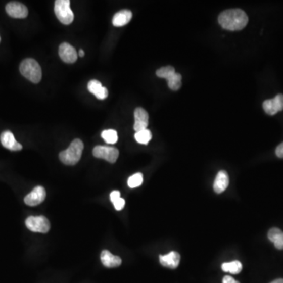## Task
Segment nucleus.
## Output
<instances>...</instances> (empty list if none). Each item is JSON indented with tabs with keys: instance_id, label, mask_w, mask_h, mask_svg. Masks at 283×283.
I'll return each instance as SVG.
<instances>
[{
	"instance_id": "1",
	"label": "nucleus",
	"mask_w": 283,
	"mask_h": 283,
	"mask_svg": "<svg viewBox=\"0 0 283 283\" xmlns=\"http://www.w3.org/2000/svg\"><path fill=\"white\" fill-rule=\"evenodd\" d=\"M218 21L219 25L226 30L239 31L247 25L249 18L243 10L230 9L219 14Z\"/></svg>"
},
{
	"instance_id": "2",
	"label": "nucleus",
	"mask_w": 283,
	"mask_h": 283,
	"mask_svg": "<svg viewBox=\"0 0 283 283\" xmlns=\"http://www.w3.org/2000/svg\"><path fill=\"white\" fill-rule=\"evenodd\" d=\"M83 144L79 138L73 140L66 151L59 154L60 161L66 165H75L81 158Z\"/></svg>"
},
{
	"instance_id": "3",
	"label": "nucleus",
	"mask_w": 283,
	"mask_h": 283,
	"mask_svg": "<svg viewBox=\"0 0 283 283\" xmlns=\"http://www.w3.org/2000/svg\"><path fill=\"white\" fill-rule=\"evenodd\" d=\"M20 72L32 83H38L42 79V69L39 64L32 59H26L20 65Z\"/></svg>"
},
{
	"instance_id": "4",
	"label": "nucleus",
	"mask_w": 283,
	"mask_h": 283,
	"mask_svg": "<svg viewBox=\"0 0 283 283\" xmlns=\"http://www.w3.org/2000/svg\"><path fill=\"white\" fill-rule=\"evenodd\" d=\"M57 18L64 25H70L74 19V14L70 8L69 0H57L55 4Z\"/></svg>"
},
{
	"instance_id": "5",
	"label": "nucleus",
	"mask_w": 283,
	"mask_h": 283,
	"mask_svg": "<svg viewBox=\"0 0 283 283\" xmlns=\"http://www.w3.org/2000/svg\"><path fill=\"white\" fill-rule=\"evenodd\" d=\"M27 228L32 232L48 233L51 228L49 220L45 216H29L25 220Z\"/></svg>"
},
{
	"instance_id": "6",
	"label": "nucleus",
	"mask_w": 283,
	"mask_h": 283,
	"mask_svg": "<svg viewBox=\"0 0 283 283\" xmlns=\"http://www.w3.org/2000/svg\"><path fill=\"white\" fill-rule=\"evenodd\" d=\"M93 155L97 158L104 159L108 162L115 163L119 157V151L115 147L97 146L93 149Z\"/></svg>"
},
{
	"instance_id": "7",
	"label": "nucleus",
	"mask_w": 283,
	"mask_h": 283,
	"mask_svg": "<svg viewBox=\"0 0 283 283\" xmlns=\"http://www.w3.org/2000/svg\"><path fill=\"white\" fill-rule=\"evenodd\" d=\"M46 191L41 186H35L30 193L25 197V203L29 206H35L39 205L45 200Z\"/></svg>"
},
{
	"instance_id": "8",
	"label": "nucleus",
	"mask_w": 283,
	"mask_h": 283,
	"mask_svg": "<svg viewBox=\"0 0 283 283\" xmlns=\"http://www.w3.org/2000/svg\"><path fill=\"white\" fill-rule=\"evenodd\" d=\"M59 56L64 62L72 64L77 60L78 54L76 49L68 42H62L59 46Z\"/></svg>"
},
{
	"instance_id": "9",
	"label": "nucleus",
	"mask_w": 283,
	"mask_h": 283,
	"mask_svg": "<svg viewBox=\"0 0 283 283\" xmlns=\"http://www.w3.org/2000/svg\"><path fill=\"white\" fill-rule=\"evenodd\" d=\"M6 11L11 18H25L28 16V11L26 6L19 2H11L6 6Z\"/></svg>"
},
{
	"instance_id": "10",
	"label": "nucleus",
	"mask_w": 283,
	"mask_h": 283,
	"mask_svg": "<svg viewBox=\"0 0 283 283\" xmlns=\"http://www.w3.org/2000/svg\"><path fill=\"white\" fill-rule=\"evenodd\" d=\"M134 131H139L142 130L147 129L149 123L148 113L144 108L138 107L135 109L134 113Z\"/></svg>"
},
{
	"instance_id": "11",
	"label": "nucleus",
	"mask_w": 283,
	"mask_h": 283,
	"mask_svg": "<svg viewBox=\"0 0 283 283\" xmlns=\"http://www.w3.org/2000/svg\"><path fill=\"white\" fill-rule=\"evenodd\" d=\"M0 141L2 145L10 151H19L22 150V146L17 142L11 131H4L0 135Z\"/></svg>"
},
{
	"instance_id": "12",
	"label": "nucleus",
	"mask_w": 283,
	"mask_h": 283,
	"mask_svg": "<svg viewBox=\"0 0 283 283\" xmlns=\"http://www.w3.org/2000/svg\"><path fill=\"white\" fill-rule=\"evenodd\" d=\"M159 259L161 265L168 268L175 269L179 266L180 255L177 252L172 251L166 255H161Z\"/></svg>"
},
{
	"instance_id": "13",
	"label": "nucleus",
	"mask_w": 283,
	"mask_h": 283,
	"mask_svg": "<svg viewBox=\"0 0 283 283\" xmlns=\"http://www.w3.org/2000/svg\"><path fill=\"white\" fill-rule=\"evenodd\" d=\"M87 89L91 94L94 95L98 99L103 100L108 96V90L99 80H92L87 84Z\"/></svg>"
},
{
	"instance_id": "14",
	"label": "nucleus",
	"mask_w": 283,
	"mask_h": 283,
	"mask_svg": "<svg viewBox=\"0 0 283 283\" xmlns=\"http://www.w3.org/2000/svg\"><path fill=\"white\" fill-rule=\"evenodd\" d=\"M228 185V174L226 171H219L216 175L214 183H213V189H214L215 192L217 194L223 193Z\"/></svg>"
},
{
	"instance_id": "15",
	"label": "nucleus",
	"mask_w": 283,
	"mask_h": 283,
	"mask_svg": "<svg viewBox=\"0 0 283 283\" xmlns=\"http://www.w3.org/2000/svg\"><path fill=\"white\" fill-rule=\"evenodd\" d=\"M101 260L105 267H110V268L119 267L122 263L120 257L112 254L108 250H103L102 252Z\"/></svg>"
},
{
	"instance_id": "16",
	"label": "nucleus",
	"mask_w": 283,
	"mask_h": 283,
	"mask_svg": "<svg viewBox=\"0 0 283 283\" xmlns=\"http://www.w3.org/2000/svg\"><path fill=\"white\" fill-rule=\"evenodd\" d=\"M132 18V13L129 10H122L113 16L112 22L115 27H122L128 24Z\"/></svg>"
},
{
	"instance_id": "17",
	"label": "nucleus",
	"mask_w": 283,
	"mask_h": 283,
	"mask_svg": "<svg viewBox=\"0 0 283 283\" xmlns=\"http://www.w3.org/2000/svg\"><path fill=\"white\" fill-rule=\"evenodd\" d=\"M269 240L274 243L277 250H283V232L277 227L270 229L267 233Z\"/></svg>"
},
{
	"instance_id": "18",
	"label": "nucleus",
	"mask_w": 283,
	"mask_h": 283,
	"mask_svg": "<svg viewBox=\"0 0 283 283\" xmlns=\"http://www.w3.org/2000/svg\"><path fill=\"white\" fill-rule=\"evenodd\" d=\"M222 270L225 272H230L233 274H239L243 270V264H241L239 260L224 263L222 264Z\"/></svg>"
},
{
	"instance_id": "19",
	"label": "nucleus",
	"mask_w": 283,
	"mask_h": 283,
	"mask_svg": "<svg viewBox=\"0 0 283 283\" xmlns=\"http://www.w3.org/2000/svg\"><path fill=\"white\" fill-rule=\"evenodd\" d=\"M134 138L138 142V144L147 145L149 142L151 141L152 138V134L151 131L148 129L142 130V131H137L134 134Z\"/></svg>"
},
{
	"instance_id": "20",
	"label": "nucleus",
	"mask_w": 283,
	"mask_h": 283,
	"mask_svg": "<svg viewBox=\"0 0 283 283\" xmlns=\"http://www.w3.org/2000/svg\"><path fill=\"white\" fill-rule=\"evenodd\" d=\"M166 80L168 82V87L172 90H179L182 85V76L179 73H175Z\"/></svg>"
},
{
	"instance_id": "21",
	"label": "nucleus",
	"mask_w": 283,
	"mask_h": 283,
	"mask_svg": "<svg viewBox=\"0 0 283 283\" xmlns=\"http://www.w3.org/2000/svg\"><path fill=\"white\" fill-rule=\"evenodd\" d=\"M102 138L105 140L106 144H115L118 140V135L115 130H105L102 132Z\"/></svg>"
},
{
	"instance_id": "22",
	"label": "nucleus",
	"mask_w": 283,
	"mask_h": 283,
	"mask_svg": "<svg viewBox=\"0 0 283 283\" xmlns=\"http://www.w3.org/2000/svg\"><path fill=\"white\" fill-rule=\"evenodd\" d=\"M263 108H264L265 113H267L268 115H274V114H276L278 112L277 106H276L273 99H267V100L264 101V103H263Z\"/></svg>"
},
{
	"instance_id": "23",
	"label": "nucleus",
	"mask_w": 283,
	"mask_h": 283,
	"mask_svg": "<svg viewBox=\"0 0 283 283\" xmlns=\"http://www.w3.org/2000/svg\"><path fill=\"white\" fill-rule=\"evenodd\" d=\"M143 182H144L143 174L138 172L129 177V179L127 180V185L130 188H135L139 186Z\"/></svg>"
},
{
	"instance_id": "24",
	"label": "nucleus",
	"mask_w": 283,
	"mask_h": 283,
	"mask_svg": "<svg viewBox=\"0 0 283 283\" xmlns=\"http://www.w3.org/2000/svg\"><path fill=\"white\" fill-rule=\"evenodd\" d=\"M175 70L172 66H165V67L161 68L156 72V75L160 78H164L165 80L168 79L170 76L175 74Z\"/></svg>"
},
{
	"instance_id": "25",
	"label": "nucleus",
	"mask_w": 283,
	"mask_h": 283,
	"mask_svg": "<svg viewBox=\"0 0 283 283\" xmlns=\"http://www.w3.org/2000/svg\"><path fill=\"white\" fill-rule=\"evenodd\" d=\"M273 100H274V103H275L276 106H277L278 112L283 110V95L280 94L276 96L273 99Z\"/></svg>"
},
{
	"instance_id": "26",
	"label": "nucleus",
	"mask_w": 283,
	"mask_h": 283,
	"mask_svg": "<svg viewBox=\"0 0 283 283\" xmlns=\"http://www.w3.org/2000/svg\"><path fill=\"white\" fill-rule=\"evenodd\" d=\"M113 205L115 208L116 210L120 211L124 209V205H125V201L123 198H119L118 200L113 202Z\"/></svg>"
},
{
	"instance_id": "27",
	"label": "nucleus",
	"mask_w": 283,
	"mask_h": 283,
	"mask_svg": "<svg viewBox=\"0 0 283 283\" xmlns=\"http://www.w3.org/2000/svg\"><path fill=\"white\" fill-rule=\"evenodd\" d=\"M119 198H120V191H112L111 194H110V201H111L112 203L118 200Z\"/></svg>"
},
{
	"instance_id": "28",
	"label": "nucleus",
	"mask_w": 283,
	"mask_h": 283,
	"mask_svg": "<svg viewBox=\"0 0 283 283\" xmlns=\"http://www.w3.org/2000/svg\"><path fill=\"white\" fill-rule=\"evenodd\" d=\"M276 156L279 158H283V143L278 145L275 150Z\"/></svg>"
},
{
	"instance_id": "29",
	"label": "nucleus",
	"mask_w": 283,
	"mask_h": 283,
	"mask_svg": "<svg viewBox=\"0 0 283 283\" xmlns=\"http://www.w3.org/2000/svg\"><path fill=\"white\" fill-rule=\"evenodd\" d=\"M223 283H239L234 278H232L231 276H225L223 279Z\"/></svg>"
},
{
	"instance_id": "30",
	"label": "nucleus",
	"mask_w": 283,
	"mask_h": 283,
	"mask_svg": "<svg viewBox=\"0 0 283 283\" xmlns=\"http://www.w3.org/2000/svg\"><path fill=\"white\" fill-rule=\"evenodd\" d=\"M78 55H79V56L81 57V58H83V57H84V51H83V50L80 49V51H79V54H78Z\"/></svg>"
},
{
	"instance_id": "31",
	"label": "nucleus",
	"mask_w": 283,
	"mask_h": 283,
	"mask_svg": "<svg viewBox=\"0 0 283 283\" xmlns=\"http://www.w3.org/2000/svg\"><path fill=\"white\" fill-rule=\"evenodd\" d=\"M271 283H283L282 278H279V279H276L274 281H271Z\"/></svg>"
},
{
	"instance_id": "32",
	"label": "nucleus",
	"mask_w": 283,
	"mask_h": 283,
	"mask_svg": "<svg viewBox=\"0 0 283 283\" xmlns=\"http://www.w3.org/2000/svg\"><path fill=\"white\" fill-rule=\"evenodd\" d=\"M0 41H1V38H0Z\"/></svg>"
}]
</instances>
